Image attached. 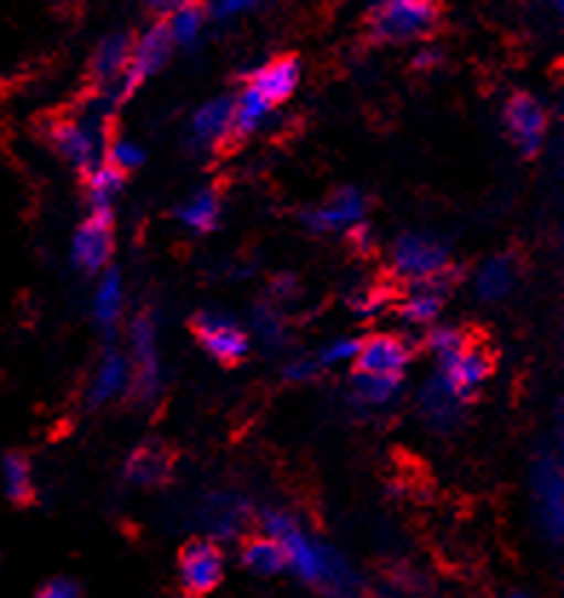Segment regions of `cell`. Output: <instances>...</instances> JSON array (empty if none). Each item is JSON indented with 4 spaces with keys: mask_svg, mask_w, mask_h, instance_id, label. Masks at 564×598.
<instances>
[{
    "mask_svg": "<svg viewBox=\"0 0 564 598\" xmlns=\"http://www.w3.org/2000/svg\"><path fill=\"white\" fill-rule=\"evenodd\" d=\"M259 524H263V535L279 541V547L286 553V569H291L300 581L329 598H358L360 576L349 558L308 533L297 515L272 506L259 515Z\"/></svg>",
    "mask_w": 564,
    "mask_h": 598,
    "instance_id": "1",
    "label": "cell"
},
{
    "mask_svg": "<svg viewBox=\"0 0 564 598\" xmlns=\"http://www.w3.org/2000/svg\"><path fill=\"white\" fill-rule=\"evenodd\" d=\"M389 265L395 270V277L412 285H444L449 274H455L449 245L426 231H406L397 236L389 248Z\"/></svg>",
    "mask_w": 564,
    "mask_h": 598,
    "instance_id": "2",
    "label": "cell"
},
{
    "mask_svg": "<svg viewBox=\"0 0 564 598\" xmlns=\"http://www.w3.org/2000/svg\"><path fill=\"white\" fill-rule=\"evenodd\" d=\"M530 504L535 526L550 547L564 541V469L556 449H542L530 467Z\"/></svg>",
    "mask_w": 564,
    "mask_h": 598,
    "instance_id": "3",
    "label": "cell"
},
{
    "mask_svg": "<svg viewBox=\"0 0 564 598\" xmlns=\"http://www.w3.org/2000/svg\"><path fill=\"white\" fill-rule=\"evenodd\" d=\"M50 141L70 168L89 173L104 164L110 136H107L102 113H81V116L58 118L50 127Z\"/></svg>",
    "mask_w": 564,
    "mask_h": 598,
    "instance_id": "4",
    "label": "cell"
},
{
    "mask_svg": "<svg viewBox=\"0 0 564 598\" xmlns=\"http://www.w3.org/2000/svg\"><path fill=\"white\" fill-rule=\"evenodd\" d=\"M440 9L429 0H383L369 9V30L383 44H415L435 32Z\"/></svg>",
    "mask_w": 564,
    "mask_h": 598,
    "instance_id": "5",
    "label": "cell"
},
{
    "mask_svg": "<svg viewBox=\"0 0 564 598\" xmlns=\"http://www.w3.org/2000/svg\"><path fill=\"white\" fill-rule=\"evenodd\" d=\"M161 340L153 314H136L127 325V360L132 369V392L153 401L161 392Z\"/></svg>",
    "mask_w": 564,
    "mask_h": 598,
    "instance_id": "6",
    "label": "cell"
},
{
    "mask_svg": "<svg viewBox=\"0 0 564 598\" xmlns=\"http://www.w3.org/2000/svg\"><path fill=\"white\" fill-rule=\"evenodd\" d=\"M501 125L507 139L521 156H539L550 139L547 104L533 93H513L501 107Z\"/></svg>",
    "mask_w": 564,
    "mask_h": 598,
    "instance_id": "7",
    "label": "cell"
},
{
    "mask_svg": "<svg viewBox=\"0 0 564 598\" xmlns=\"http://www.w3.org/2000/svg\"><path fill=\"white\" fill-rule=\"evenodd\" d=\"M113 250H116L113 213H89L87 220L78 222L70 239V263L87 277H102L104 270L113 268Z\"/></svg>",
    "mask_w": 564,
    "mask_h": 598,
    "instance_id": "8",
    "label": "cell"
},
{
    "mask_svg": "<svg viewBox=\"0 0 564 598\" xmlns=\"http://www.w3.org/2000/svg\"><path fill=\"white\" fill-rule=\"evenodd\" d=\"M193 334L207 357L220 363H240L248 357L254 345L248 329L227 311H202L193 317Z\"/></svg>",
    "mask_w": 564,
    "mask_h": 598,
    "instance_id": "9",
    "label": "cell"
},
{
    "mask_svg": "<svg viewBox=\"0 0 564 598\" xmlns=\"http://www.w3.org/2000/svg\"><path fill=\"white\" fill-rule=\"evenodd\" d=\"M170 55H173V44H170L168 32H164V26H161L159 21H153L147 30H141L139 35L132 38L130 66H127L121 84L113 89L118 102L130 98V95L136 93L145 81L159 75L161 70H164V64L170 61Z\"/></svg>",
    "mask_w": 564,
    "mask_h": 598,
    "instance_id": "10",
    "label": "cell"
},
{
    "mask_svg": "<svg viewBox=\"0 0 564 598\" xmlns=\"http://www.w3.org/2000/svg\"><path fill=\"white\" fill-rule=\"evenodd\" d=\"M369 199L360 188H340L320 205L308 207L302 213L308 231L315 234H352L354 227L366 225Z\"/></svg>",
    "mask_w": 564,
    "mask_h": 598,
    "instance_id": "11",
    "label": "cell"
},
{
    "mask_svg": "<svg viewBox=\"0 0 564 598\" xmlns=\"http://www.w3.org/2000/svg\"><path fill=\"white\" fill-rule=\"evenodd\" d=\"M225 553H222L220 544L211 538L191 541V544L182 549V558H179V578H182L184 592H191V596L199 598L220 587L222 578H225Z\"/></svg>",
    "mask_w": 564,
    "mask_h": 598,
    "instance_id": "12",
    "label": "cell"
},
{
    "mask_svg": "<svg viewBox=\"0 0 564 598\" xmlns=\"http://www.w3.org/2000/svg\"><path fill=\"white\" fill-rule=\"evenodd\" d=\"M412 365V345L406 337L381 331L366 340H360V354L354 363L358 374H374V377H401Z\"/></svg>",
    "mask_w": 564,
    "mask_h": 598,
    "instance_id": "13",
    "label": "cell"
},
{
    "mask_svg": "<svg viewBox=\"0 0 564 598\" xmlns=\"http://www.w3.org/2000/svg\"><path fill=\"white\" fill-rule=\"evenodd\" d=\"M438 374L449 388H453L464 403H469V397H476L487 380L492 377V360L487 354V349L476 343H467L458 354L447 357L444 363H438Z\"/></svg>",
    "mask_w": 564,
    "mask_h": 598,
    "instance_id": "14",
    "label": "cell"
},
{
    "mask_svg": "<svg viewBox=\"0 0 564 598\" xmlns=\"http://www.w3.org/2000/svg\"><path fill=\"white\" fill-rule=\"evenodd\" d=\"M132 392V369L125 349H104L98 357L93 377H89L87 397L93 406H107V403L121 401Z\"/></svg>",
    "mask_w": 564,
    "mask_h": 598,
    "instance_id": "15",
    "label": "cell"
},
{
    "mask_svg": "<svg viewBox=\"0 0 564 598\" xmlns=\"http://www.w3.org/2000/svg\"><path fill=\"white\" fill-rule=\"evenodd\" d=\"M227 139H234V104L227 95L207 98L191 116V141L199 150H220Z\"/></svg>",
    "mask_w": 564,
    "mask_h": 598,
    "instance_id": "16",
    "label": "cell"
},
{
    "mask_svg": "<svg viewBox=\"0 0 564 598\" xmlns=\"http://www.w3.org/2000/svg\"><path fill=\"white\" fill-rule=\"evenodd\" d=\"M302 84V64L294 55H279V58L265 61L248 78V87L257 89L272 107L286 104Z\"/></svg>",
    "mask_w": 564,
    "mask_h": 598,
    "instance_id": "17",
    "label": "cell"
},
{
    "mask_svg": "<svg viewBox=\"0 0 564 598\" xmlns=\"http://www.w3.org/2000/svg\"><path fill=\"white\" fill-rule=\"evenodd\" d=\"M421 406V417L426 420V426L435 431H453L455 426L461 424L464 409H467V403L453 392V388L433 374V377L426 380L424 388H421L418 397Z\"/></svg>",
    "mask_w": 564,
    "mask_h": 598,
    "instance_id": "18",
    "label": "cell"
},
{
    "mask_svg": "<svg viewBox=\"0 0 564 598\" xmlns=\"http://www.w3.org/2000/svg\"><path fill=\"white\" fill-rule=\"evenodd\" d=\"M130 50H132V35L127 32H107L93 50L89 58V73L102 84L104 89H116L125 78L127 66H130Z\"/></svg>",
    "mask_w": 564,
    "mask_h": 598,
    "instance_id": "19",
    "label": "cell"
},
{
    "mask_svg": "<svg viewBox=\"0 0 564 598\" xmlns=\"http://www.w3.org/2000/svg\"><path fill=\"white\" fill-rule=\"evenodd\" d=\"M245 512L248 506L234 492H213L199 506V524L207 530V538L220 544V541L234 538L236 530L245 524Z\"/></svg>",
    "mask_w": 564,
    "mask_h": 598,
    "instance_id": "20",
    "label": "cell"
},
{
    "mask_svg": "<svg viewBox=\"0 0 564 598\" xmlns=\"http://www.w3.org/2000/svg\"><path fill=\"white\" fill-rule=\"evenodd\" d=\"M150 9H153L156 21L164 26L173 46H193L205 35L207 15L205 7H199V3H153Z\"/></svg>",
    "mask_w": 564,
    "mask_h": 598,
    "instance_id": "21",
    "label": "cell"
},
{
    "mask_svg": "<svg viewBox=\"0 0 564 598\" xmlns=\"http://www.w3.org/2000/svg\"><path fill=\"white\" fill-rule=\"evenodd\" d=\"M515 285H519V265L510 254H496L483 259L472 277V288L481 302H501L515 291Z\"/></svg>",
    "mask_w": 564,
    "mask_h": 598,
    "instance_id": "22",
    "label": "cell"
},
{
    "mask_svg": "<svg viewBox=\"0 0 564 598\" xmlns=\"http://www.w3.org/2000/svg\"><path fill=\"white\" fill-rule=\"evenodd\" d=\"M447 291L440 282L412 285V291L397 302V314L409 329H433L444 314Z\"/></svg>",
    "mask_w": 564,
    "mask_h": 598,
    "instance_id": "23",
    "label": "cell"
},
{
    "mask_svg": "<svg viewBox=\"0 0 564 598\" xmlns=\"http://www.w3.org/2000/svg\"><path fill=\"white\" fill-rule=\"evenodd\" d=\"M125 308H127L125 277H121L116 268L104 270L102 277L96 279L93 302H89L93 320H96L104 331H110V329H116L118 322L125 320Z\"/></svg>",
    "mask_w": 564,
    "mask_h": 598,
    "instance_id": "24",
    "label": "cell"
},
{
    "mask_svg": "<svg viewBox=\"0 0 564 598\" xmlns=\"http://www.w3.org/2000/svg\"><path fill=\"white\" fill-rule=\"evenodd\" d=\"M170 474V455L161 444H147L136 446L125 460V481L132 487H159L168 481Z\"/></svg>",
    "mask_w": 564,
    "mask_h": 598,
    "instance_id": "25",
    "label": "cell"
},
{
    "mask_svg": "<svg viewBox=\"0 0 564 598\" xmlns=\"http://www.w3.org/2000/svg\"><path fill=\"white\" fill-rule=\"evenodd\" d=\"M177 220L184 231L191 234H211L222 222V199L213 188L193 190L191 196H184L177 207Z\"/></svg>",
    "mask_w": 564,
    "mask_h": 598,
    "instance_id": "26",
    "label": "cell"
},
{
    "mask_svg": "<svg viewBox=\"0 0 564 598\" xmlns=\"http://www.w3.org/2000/svg\"><path fill=\"white\" fill-rule=\"evenodd\" d=\"M231 104H234V136H254V132L265 130L274 116L272 104L248 84L231 98Z\"/></svg>",
    "mask_w": 564,
    "mask_h": 598,
    "instance_id": "27",
    "label": "cell"
},
{
    "mask_svg": "<svg viewBox=\"0 0 564 598\" xmlns=\"http://www.w3.org/2000/svg\"><path fill=\"white\" fill-rule=\"evenodd\" d=\"M403 380L401 377H374V374H358L352 377V403L360 409H386L401 397Z\"/></svg>",
    "mask_w": 564,
    "mask_h": 598,
    "instance_id": "28",
    "label": "cell"
},
{
    "mask_svg": "<svg viewBox=\"0 0 564 598\" xmlns=\"http://www.w3.org/2000/svg\"><path fill=\"white\" fill-rule=\"evenodd\" d=\"M125 173L113 170L110 164H98L96 170L87 173V202L93 211L89 213H113L116 202L125 193Z\"/></svg>",
    "mask_w": 564,
    "mask_h": 598,
    "instance_id": "29",
    "label": "cell"
},
{
    "mask_svg": "<svg viewBox=\"0 0 564 598\" xmlns=\"http://www.w3.org/2000/svg\"><path fill=\"white\" fill-rule=\"evenodd\" d=\"M0 489L15 504H26L35 495V469L30 458L12 452L0 460Z\"/></svg>",
    "mask_w": 564,
    "mask_h": 598,
    "instance_id": "30",
    "label": "cell"
},
{
    "mask_svg": "<svg viewBox=\"0 0 564 598\" xmlns=\"http://www.w3.org/2000/svg\"><path fill=\"white\" fill-rule=\"evenodd\" d=\"M242 564L254 576H279V573H286V553L279 547V541L257 535L242 547Z\"/></svg>",
    "mask_w": 564,
    "mask_h": 598,
    "instance_id": "31",
    "label": "cell"
},
{
    "mask_svg": "<svg viewBox=\"0 0 564 598\" xmlns=\"http://www.w3.org/2000/svg\"><path fill=\"white\" fill-rule=\"evenodd\" d=\"M248 334H251V340L257 337L265 349H272V351L279 349V345L286 343V337H288L286 317H283V311H279L277 306L263 302V306H257L254 311H251Z\"/></svg>",
    "mask_w": 564,
    "mask_h": 598,
    "instance_id": "32",
    "label": "cell"
},
{
    "mask_svg": "<svg viewBox=\"0 0 564 598\" xmlns=\"http://www.w3.org/2000/svg\"><path fill=\"white\" fill-rule=\"evenodd\" d=\"M467 343V334H464L461 329H455V325H447V322H438L433 329H426V349H429V354H433L438 363L458 354Z\"/></svg>",
    "mask_w": 564,
    "mask_h": 598,
    "instance_id": "33",
    "label": "cell"
},
{
    "mask_svg": "<svg viewBox=\"0 0 564 598\" xmlns=\"http://www.w3.org/2000/svg\"><path fill=\"white\" fill-rule=\"evenodd\" d=\"M145 161H147L145 147L136 139H127V136L113 139L110 145H107V156H104V164H110L113 170H118V173L125 175L132 173V170H139Z\"/></svg>",
    "mask_w": 564,
    "mask_h": 598,
    "instance_id": "34",
    "label": "cell"
},
{
    "mask_svg": "<svg viewBox=\"0 0 564 598\" xmlns=\"http://www.w3.org/2000/svg\"><path fill=\"white\" fill-rule=\"evenodd\" d=\"M358 354H360V337H354V334L334 337V340H329V343L320 349V354H317V365H320V369H343V365L358 363Z\"/></svg>",
    "mask_w": 564,
    "mask_h": 598,
    "instance_id": "35",
    "label": "cell"
},
{
    "mask_svg": "<svg viewBox=\"0 0 564 598\" xmlns=\"http://www.w3.org/2000/svg\"><path fill=\"white\" fill-rule=\"evenodd\" d=\"M389 302H392V291H389L386 285H363V288H358V291L352 293V299H349V306H352V311L360 320L381 317L389 308Z\"/></svg>",
    "mask_w": 564,
    "mask_h": 598,
    "instance_id": "36",
    "label": "cell"
},
{
    "mask_svg": "<svg viewBox=\"0 0 564 598\" xmlns=\"http://www.w3.org/2000/svg\"><path fill=\"white\" fill-rule=\"evenodd\" d=\"M251 12H257V3H254V0H216V3L205 7L207 23L211 21L231 23L242 15H251Z\"/></svg>",
    "mask_w": 564,
    "mask_h": 598,
    "instance_id": "37",
    "label": "cell"
},
{
    "mask_svg": "<svg viewBox=\"0 0 564 598\" xmlns=\"http://www.w3.org/2000/svg\"><path fill=\"white\" fill-rule=\"evenodd\" d=\"M317 372H320V365H317L315 357H291L286 369H283V377L294 383V386H302L308 380H315Z\"/></svg>",
    "mask_w": 564,
    "mask_h": 598,
    "instance_id": "38",
    "label": "cell"
},
{
    "mask_svg": "<svg viewBox=\"0 0 564 598\" xmlns=\"http://www.w3.org/2000/svg\"><path fill=\"white\" fill-rule=\"evenodd\" d=\"M35 598H84V592L73 578H52L35 592Z\"/></svg>",
    "mask_w": 564,
    "mask_h": 598,
    "instance_id": "39",
    "label": "cell"
},
{
    "mask_svg": "<svg viewBox=\"0 0 564 598\" xmlns=\"http://www.w3.org/2000/svg\"><path fill=\"white\" fill-rule=\"evenodd\" d=\"M440 64H444V52H440L438 46L424 44L415 50V55H412V66H415L418 73H435Z\"/></svg>",
    "mask_w": 564,
    "mask_h": 598,
    "instance_id": "40",
    "label": "cell"
},
{
    "mask_svg": "<svg viewBox=\"0 0 564 598\" xmlns=\"http://www.w3.org/2000/svg\"><path fill=\"white\" fill-rule=\"evenodd\" d=\"M297 291H300V285H297L291 274H277L272 285H268V293H272L274 302H288V299L297 297Z\"/></svg>",
    "mask_w": 564,
    "mask_h": 598,
    "instance_id": "41",
    "label": "cell"
},
{
    "mask_svg": "<svg viewBox=\"0 0 564 598\" xmlns=\"http://www.w3.org/2000/svg\"><path fill=\"white\" fill-rule=\"evenodd\" d=\"M352 242L354 245H358V248H363V250H369L374 245V239H372V231H369V225H360V227H354L352 234Z\"/></svg>",
    "mask_w": 564,
    "mask_h": 598,
    "instance_id": "42",
    "label": "cell"
},
{
    "mask_svg": "<svg viewBox=\"0 0 564 598\" xmlns=\"http://www.w3.org/2000/svg\"><path fill=\"white\" fill-rule=\"evenodd\" d=\"M501 598H533L528 590H507Z\"/></svg>",
    "mask_w": 564,
    "mask_h": 598,
    "instance_id": "43",
    "label": "cell"
},
{
    "mask_svg": "<svg viewBox=\"0 0 564 598\" xmlns=\"http://www.w3.org/2000/svg\"><path fill=\"white\" fill-rule=\"evenodd\" d=\"M182 598H199V596H191V592H184V596Z\"/></svg>",
    "mask_w": 564,
    "mask_h": 598,
    "instance_id": "44",
    "label": "cell"
}]
</instances>
